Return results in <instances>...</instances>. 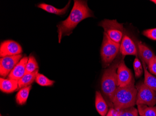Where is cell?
Segmentation results:
<instances>
[{
	"label": "cell",
	"mask_w": 156,
	"mask_h": 116,
	"mask_svg": "<svg viewBox=\"0 0 156 116\" xmlns=\"http://www.w3.org/2000/svg\"><path fill=\"white\" fill-rule=\"evenodd\" d=\"M31 89V85L21 88L16 94V102L19 105H23L26 103L29 96L30 92Z\"/></svg>",
	"instance_id": "obj_18"
},
{
	"label": "cell",
	"mask_w": 156,
	"mask_h": 116,
	"mask_svg": "<svg viewBox=\"0 0 156 116\" xmlns=\"http://www.w3.org/2000/svg\"><path fill=\"white\" fill-rule=\"evenodd\" d=\"M141 60L144 72V84L156 92V77L148 71L146 68V64L144 61Z\"/></svg>",
	"instance_id": "obj_17"
},
{
	"label": "cell",
	"mask_w": 156,
	"mask_h": 116,
	"mask_svg": "<svg viewBox=\"0 0 156 116\" xmlns=\"http://www.w3.org/2000/svg\"><path fill=\"white\" fill-rule=\"evenodd\" d=\"M22 48L20 44L15 41L7 40L2 43L0 47V56L17 55L22 53Z\"/></svg>",
	"instance_id": "obj_9"
},
{
	"label": "cell",
	"mask_w": 156,
	"mask_h": 116,
	"mask_svg": "<svg viewBox=\"0 0 156 116\" xmlns=\"http://www.w3.org/2000/svg\"><path fill=\"white\" fill-rule=\"evenodd\" d=\"M39 68L38 64L34 56H30L26 66L25 74H30L37 70Z\"/></svg>",
	"instance_id": "obj_21"
},
{
	"label": "cell",
	"mask_w": 156,
	"mask_h": 116,
	"mask_svg": "<svg viewBox=\"0 0 156 116\" xmlns=\"http://www.w3.org/2000/svg\"><path fill=\"white\" fill-rule=\"evenodd\" d=\"M18 89V81L12 79L0 78V90L4 93H10Z\"/></svg>",
	"instance_id": "obj_12"
},
{
	"label": "cell",
	"mask_w": 156,
	"mask_h": 116,
	"mask_svg": "<svg viewBox=\"0 0 156 116\" xmlns=\"http://www.w3.org/2000/svg\"><path fill=\"white\" fill-rule=\"evenodd\" d=\"M38 73V70L30 74H25L22 78L18 81V89L27 87L36 81L37 76Z\"/></svg>",
	"instance_id": "obj_16"
},
{
	"label": "cell",
	"mask_w": 156,
	"mask_h": 116,
	"mask_svg": "<svg viewBox=\"0 0 156 116\" xmlns=\"http://www.w3.org/2000/svg\"><path fill=\"white\" fill-rule=\"evenodd\" d=\"M120 53L123 56L135 55L137 57V50L136 45L133 40L127 35L123 36L121 44H120Z\"/></svg>",
	"instance_id": "obj_10"
},
{
	"label": "cell",
	"mask_w": 156,
	"mask_h": 116,
	"mask_svg": "<svg viewBox=\"0 0 156 116\" xmlns=\"http://www.w3.org/2000/svg\"><path fill=\"white\" fill-rule=\"evenodd\" d=\"M133 68H134L136 78H138L140 77L143 72V66L137 57H136L134 60V63H133Z\"/></svg>",
	"instance_id": "obj_23"
},
{
	"label": "cell",
	"mask_w": 156,
	"mask_h": 116,
	"mask_svg": "<svg viewBox=\"0 0 156 116\" xmlns=\"http://www.w3.org/2000/svg\"><path fill=\"white\" fill-rule=\"evenodd\" d=\"M135 81L123 87H117L112 99L115 110L124 109L134 107L136 104L137 90L134 85Z\"/></svg>",
	"instance_id": "obj_3"
},
{
	"label": "cell",
	"mask_w": 156,
	"mask_h": 116,
	"mask_svg": "<svg viewBox=\"0 0 156 116\" xmlns=\"http://www.w3.org/2000/svg\"><path fill=\"white\" fill-rule=\"evenodd\" d=\"M95 108L101 116H106L108 111V106L101 93L96 91L95 99Z\"/></svg>",
	"instance_id": "obj_13"
},
{
	"label": "cell",
	"mask_w": 156,
	"mask_h": 116,
	"mask_svg": "<svg viewBox=\"0 0 156 116\" xmlns=\"http://www.w3.org/2000/svg\"><path fill=\"white\" fill-rule=\"evenodd\" d=\"M148 66L150 72L156 75V56L151 61Z\"/></svg>",
	"instance_id": "obj_25"
},
{
	"label": "cell",
	"mask_w": 156,
	"mask_h": 116,
	"mask_svg": "<svg viewBox=\"0 0 156 116\" xmlns=\"http://www.w3.org/2000/svg\"><path fill=\"white\" fill-rule=\"evenodd\" d=\"M123 59L117 70V86L119 87L127 86L134 81L132 72L126 66Z\"/></svg>",
	"instance_id": "obj_8"
},
{
	"label": "cell",
	"mask_w": 156,
	"mask_h": 116,
	"mask_svg": "<svg viewBox=\"0 0 156 116\" xmlns=\"http://www.w3.org/2000/svg\"><path fill=\"white\" fill-rule=\"evenodd\" d=\"M143 34L149 39L156 41V28L144 30Z\"/></svg>",
	"instance_id": "obj_24"
},
{
	"label": "cell",
	"mask_w": 156,
	"mask_h": 116,
	"mask_svg": "<svg viewBox=\"0 0 156 116\" xmlns=\"http://www.w3.org/2000/svg\"><path fill=\"white\" fill-rule=\"evenodd\" d=\"M120 44L111 40L105 33L101 50L102 63L105 67L110 66L118 56Z\"/></svg>",
	"instance_id": "obj_4"
},
{
	"label": "cell",
	"mask_w": 156,
	"mask_h": 116,
	"mask_svg": "<svg viewBox=\"0 0 156 116\" xmlns=\"http://www.w3.org/2000/svg\"><path fill=\"white\" fill-rule=\"evenodd\" d=\"M151 2L156 4V0H152V1H151Z\"/></svg>",
	"instance_id": "obj_27"
},
{
	"label": "cell",
	"mask_w": 156,
	"mask_h": 116,
	"mask_svg": "<svg viewBox=\"0 0 156 116\" xmlns=\"http://www.w3.org/2000/svg\"><path fill=\"white\" fill-rule=\"evenodd\" d=\"M28 59L26 56L22 58L9 75L8 78L18 81L22 78L25 75L26 64Z\"/></svg>",
	"instance_id": "obj_11"
},
{
	"label": "cell",
	"mask_w": 156,
	"mask_h": 116,
	"mask_svg": "<svg viewBox=\"0 0 156 116\" xmlns=\"http://www.w3.org/2000/svg\"><path fill=\"white\" fill-rule=\"evenodd\" d=\"M138 110L131 107L119 110H115L113 116H138Z\"/></svg>",
	"instance_id": "obj_20"
},
{
	"label": "cell",
	"mask_w": 156,
	"mask_h": 116,
	"mask_svg": "<svg viewBox=\"0 0 156 116\" xmlns=\"http://www.w3.org/2000/svg\"><path fill=\"white\" fill-rule=\"evenodd\" d=\"M138 51L141 60L144 61L146 64L148 65L150 62L155 56L152 51L145 46L142 42H137Z\"/></svg>",
	"instance_id": "obj_14"
},
{
	"label": "cell",
	"mask_w": 156,
	"mask_h": 116,
	"mask_svg": "<svg viewBox=\"0 0 156 116\" xmlns=\"http://www.w3.org/2000/svg\"><path fill=\"white\" fill-rule=\"evenodd\" d=\"M35 81L39 85L42 86H51L55 83L54 81L51 80L44 75L39 73L37 74Z\"/></svg>",
	"instance_id": "obj_22"
},
{
	"label": "cell",
	"mask_w": 156,
	"mask_h": 116,
	"mask_svg": "<svg viewBox=\"0 0 156 116\" xmlns=\"http://www.w3.org/2000/svg\"><path fill=\"white\" fill-rule=\"evenodd\" d=\"M94 16L93 12L87 5V1H74V5L67 19L57 25L58 43L61 42L64 36L70 35L81 21Z\"/></svg>",
	"instance_id": "obj_1"
},
{
	"label": "cell",
	"mask_w": 156,
	"mask_h": 116,
	"mask_svg": "<svg viewBox=\"0 0 156 116\" xmlns=\"http://www.w3.org/2000/svg\"><path fill=\"white\" fill-rule=\"evenodd\" d=\"M124 57H120L118 55L115 61L105 70L101 78V90L108 102L112 104V99L118 87L117 68L119 64L124 59Z\"/></svg>",
	"instance_id": "obj_2"
},
{
	"label": "cell",
	"mask_w": 156,
	"mask_h": 116,
	"mask_svg": "<svg viewBox=\"0 0 156 116\" xmlns=\"http://www.w3.org/2000/svg\"><path fill=\"white\" fill-rule=\"evenodd\" d=\"M22 55L6 56L0 59V75L2 77L8 76L12 70L20 61Z\"/></svg>",
	"instance_id": "obj_7"
},
{
	"label": "cell",
	"mask_w": 156,
	"mask_h": 116,
	"mask_svg": "<svg viewBox=\"0 0 156 116\" xmlns=\"http://www.w3.org/2000/svg\"><path fill=\"white\" fill-rule=\"evenodd\" d=\"M99 26L103 28L104 33L115 42L120 43L123 37V26L116 20L105 19L100 22Z\"/></svg>",
	"instance_id": "obj_5"
},
{
	"label": "cell",
	"mask_w": 156,
	"mask_h": 116,
	"mask_svg": "<svg viewBox=\"0 0 156 116\" xmlns=\"http://www.w3.org/2000/svg\"></svg>",
	"instance_id": "obj_28"
},
{
	"label": "cell",
	"mask_w": 156,
	"mask_h": 116,
	"mask_svg": "<svg viewBox=\"0 0 156 116\" xmlns=\"http://www.w3.org/2000/svg\"><path fill=\"white\" fill-rule=\"evenodd\" d=\"M137 90L136 104L154 106L156 104V92L141 82L136 87Z\"/></svg>",
	"instance_id": "obj_6"
},
{
	"label": "cell",
	"mask_w": 156,
	"mask_h": 116,
	"mask_svg": "<svg viewBox=\"0 0 156 116\" xmlns=\"http://www.w3.org/2000/svg\"><path fill=\"white\" fill-rule=\"evenodd\" d=\"M137 110L140 116H156V107L138 104Z\"/></svg>",
	"instance_id": "obj_19"
},
{
	"label": "cell",
	"mask_w": 156,
	"mask_h": 116,
	"mask_svg": "<svg viewBox=\"0 0 156 116\" xmlns=\"http://www.w3.org/2000/svg\"><path fill=\"white\" fill-rule=\"evenodd\" d=\"M114 110L115 109L114 108H111L108 111V112L106 116H113V112H114Z\"/></svg>",
	"instance_id": "obj_26"
},
{
	"label": "cell",
	"mask_w": 156,
	"mask_h": 116,
	"mask_svg": "<svg viewBox=\"0 0 156 116\" xmlns=\"http://www.w3.org/2000/svg\"><path fill=\"white\" fill-rule=\"evenodd\" d=\"M71 1H69L67 5L63 8H57L54 7L52 5L46 4V3H41L37 5V7L38 8H41L44 11H46L48 13L51 14H55L56 15H64L67 12L69 6H70Z\"/></svg>",
	"instance_id": "obj_15"
}]
</instances>
